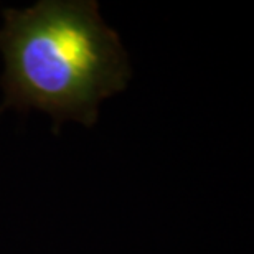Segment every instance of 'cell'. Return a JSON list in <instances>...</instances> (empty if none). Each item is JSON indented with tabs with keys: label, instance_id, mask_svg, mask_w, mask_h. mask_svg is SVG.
I'll return each instance as SVG.
<instances>
[{
	"label": "cell",
	"instance_id": "cell-1",
	"mask_svg": "<svg viewBox=\"0 0 254 254\" xmlns=\"http://www.w3.org/2000/svg\"><path fill=\"white\" fill-rule=\"evenodd\" d=\"M0 52L5 60L3 108L40 109L93 127L99 104L130 79L119 35L103 22L94 0H42L3 10Z\"/></svg>",
	"mask_w": 254,
	"mask_h": 254
}]
</instances>
